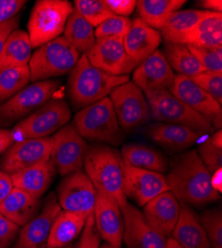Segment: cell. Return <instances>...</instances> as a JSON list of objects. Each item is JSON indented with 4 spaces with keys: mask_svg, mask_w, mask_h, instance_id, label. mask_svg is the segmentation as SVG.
<instances>
[{
    "mask_svg": "<svg viewBox=\"0 0 222 248\" xmlns=\"http://www.w3.org/2000/svg\"><path fill=\"white\" fill-rule=\"evenodd\" d=\"M170 191L164 174L142 170L124 163V193L127 199L144 206L151 200Z\"/></svg>",
    "mask_w": 222,
    "mask_h": 248,
    "instance_id": "cell-18",
    "label": "cell"
},
{
    "mask_svg": "<svg viewBox=\"0 0 222 248\" xmlns=\"http://www.w3.org/2000/svg\"><path fill=\"white\" fill-rule=\"evenodd\" d=\"M196 152L210 174L221 169L222 149L213 145L210 141V137L200 144Z\"/></svg>",
    "mask_w": 222,
    "mask_h": 248,
    "instance_id": "cell-41",
    "label": "cell"
},
{
    "mask_svg": "<svg viewBox=\"0 0 222 248\" xmlns=\"http://www.w3.org/2000/svg\"><path fill=\"white\" fill-rule=\"evenodd\" d=\"M97 194L87 174L79 170L64 176L56 196L61 210L89 216L94 213Z\"/></svg>",
    "mask_w": 222,
    "mask_h": 248,
    "instance_id": "cell-12",
    "label": "cell"
},
{
    "mask_svg": "<svg viewBox=\"0 0 222 248\" xmlns=\"http://www.w3.org/2000/svg\"><path fill=\"white\" fill-rule=\"evenodd\" d=\"M210 11L194 9L175 11L159 30L161 38H164L166 42L180 44L184 35L191 30Z\"/></svg>",
    "mask_w": 222,
    "mask_h": 248,
    "instance_id": "cell-31",
    "label": "cell"
},
{
    "mask_svg": "<svg viewBox=\"0 0 222 248\" xmlns=\"http://www.w3.org/2000/svg\"><path fill=\"white\" fill-rule=\"evenodd\" d=\"M145 95L151 108L152 119L154 121L185 126L201 135L214 130L206 118L170 92L151 93Z\"/></svg>",
    "mask_w": 222,
    "mask_h": 248,
    "instance_id": "cell-7",
    "label": "cell"
},
{
    "mask_svg": "<svg viewBox=\"0 0 222 248\" xmlns=\"http://www.w3.org/2000/svg\"><path fill=\"white\" fill-rule=\"evenodd\" d=\"M19 22H20L19 17L15 16L10 20H8V21L4 22L3 24H0V53H1L2 47L5 43L7 37L10 35L11 32L17 29V27L19 26Z\"/></svg>",
    "mask_w": 222,
    "mask_h": 248,
    "instance_id": "cell-46",
    "label": "cell"
},
{
    "mask_svg": "<svg viewBox=\"0 0 222 248\" xmlns=\"http://www.w3.org/2000/svg\"><path fill=\"white\" fill-rule=\"evenodd\" d=\"M74 126L85 140L118 146L125 140L110 97H105L80 109L74 117Z\"/></svg>",
    "mask_w": 222,
    "mask_h": 248,
    "instance_id": "cell-4",
    "label": "cell"
},
{
    "mask_svg": "<svg viewBox=\"0 0 222 248\" xmlns=\"http://www.w3.org/2000/svg\"><path fill=\"white\" fill-rule=\"evenodd\" d=\"M190 78L194 84L210 94L220 106L222 105V73L205 71Z\"/></svg>",
    "mask_w": 222,
    "mask_h": 248,
    "instance_id": "cell-40",
    "label": "cell"
},
{
    "mask_svg": "<svg viewBox=\"0 0 222 248\" xmlns=\"http://www.w3.org/2000/svg\"><path fill=\"white\" fill-rule=\"evenodd\" d=\"M187 46L205 71L222 73V47L203 48Z\"/></svg>",
    "mask_w": 222,
    "mask_h": 248,
    "instance_id": "cell-39",
    "label": "cell"
},
{
    "mask_svg": "<svg viewBox=\"0 0 222 248\" xmlns=\"http://www.w3.org/2000/svg\"><path fill=\"white\" fill-rule=\"evenodd\" d=\"M89 216L60 211L51 226L47 248H60L72 244V241L82 233Z\"/></svg>",
    "mask_w": 222,
    "mask_h": 248,
    "instance_id": "cell-27",
    "label": "cell"
},
{
    "mask_svg": "<svg viewBox=\"0 0 222 248\" xmlns=\"http://www.w3.org/2000/svg\"><path fill=\"white\" fill-rule=\"evenodd\" d=\"M122 213L125 223L123 242L127 248H167V238L147 222L142 211L128 202Z\"/></svg>",
    "mask_w": 222,
    "mask_h": 248,
    "instance_id": "cell-19",
    "label": "cell"
},
{
    "mask_svg": "<svg viewBox=\"0 0 222 248\" xmlns=\"http://www.w3.org/2000/svg\"><path fill=\"white\" fill-rule=\"evenodd\" d=\"M31 52L32 45L28 33L20 29L14 30L7 37L0 53V71L28 66Z\"/></svg>",
    "mask_w": 222,
    "mask_h": 248,
    "instance_id": "cell-30",
    "label": "cell"
},
{
    "mask_svg": "<svg viewBox=\"0 0 222 248\" xmlns=\"http://www.w3.org/2000/svg\"><path fill=\"white\" fill-rule=\"evenodd\" d=\"M132 22L129 17L114 15L96 27V40L103 38L124 39L131 29Z\"/></svg>",
    "mask_w": 222,
    "mask_h": 248,
    "instance_id": "cell-37",
    "label": "cell"
},
{
    "mask_svg": "<svg viewBox=\"0 0 222 248\" xmlns=\"http://www.w3.org/2000/svg\"><path fill=\"white\" fill-rule=\"evenodd\" d=\"M174 76L164 53L156 50L135 69L133 82L144 93L170 92Z\"/></svg>",
    "mask_w": 222,
    "mask_h": 248,
    "instance_id": "cell-17",
    "label": "cell"
},
{
    "mask_svg": "<svg viewBox=\"0 0 222 248\" xmlns=\"http://www.w3.org/2000/svg\"><path fill=\"white\" fill-rule=\"evenodd\" d=\"M120 156L131 167L164 174L168 171L169 160L154 148L145 144L130 143L123 146Z\"/></svg>",
    "mask_w": 222,
    "mask_h": 248,
    "instance_id": "cell-29",
    "label": "cell"
},
{
    "mask_svg": "<svg viewBox=\"0 0 222 248\" xmlns=\"http://www.w3.org/2000/svg\"><path fill=\"white\" fill-rule=\"evenodd\" d=\"M80 53L63 36L40 46L29 62L30 81L47 80L69 74L76 66Z\"/></svg>",
    "mask_w": 222,
    "mask_h": 248,
    "instance_id": "cell-5",
    "label": "cell"
},
{
    "mask_svg": "<svg viewBox=\"0 0 222 248\" xmlns=\"http://www.w3.org/2000/svg\"><path fill=\"white\" fill-rule=\"evenodd\" d=\"M110 10L117 16L128 17L137 7L136 0H104Z\"/></svg>",
    "mask_w": 222,
    "mask_h": 248,
    "instance_id": "cell-45",
    "label": "cell"
},
{
    "mask_svg": "<svg viewBox=\"0 0 222 248\" xmlns=\"http://www.w3.org/2000/svg\"><path fill=\"white\" fill-rule=\"evenodd\" d=\"M74 9L93 27H98L114 13L107 6L104 0H75Z\"/></svg>",
    "mask_w": 222,
    "mask_h": 248,
    "instance_id": "cell-36",
    "label": "cell"
},
{
    "mask_svg": "<svg viewBox=\"0 0 222 248\" xmlns=\"http://www.w3.org/2000/svg\"><path fill=\"white\" fill-rule=\"evenodd\" d=\"M180 204L179 218L171 237L184 248H211L199 217L190 206Z\"/></svg>",
    "mask_w": 222,
    "mask_h": 248,
    "instance_id": "cell-24",
    "label": "cell"
},
{
    "mask_svg": "<svg viewBox=\"0 0 222 248\" xmlns=\"http://www.w3.org/2000/svg\"><path fill=\"white\" fill-rule=\"evenodd\" d=\"M60 248H75L72 244H69V245H67V246H64V247H60Z\"/></svg>",
    "mask_w": 222,
    "mask_h": 248,
    "instance_id": "cell-54",
    "label": "cell"
},
{
    "mask_svg": "<svg viewBox=\"0 0 222 248\" xmlns=\"http://www.w3.org/2000/svg\"><path fill=\"white\" fill-rule=\"evenodd\" d=\"M30 81L29 66L8 68L0 71V103H2L25 87Z\"/></svg>",
    "mask_w": 222,
    "mask_h": 248,
    "instance_id": "cell-35",
    "label": "cell"
},
{
    "mask_svg": "<svg viewBox=\"0 0 222 248\" xmlns=\"http://www.w3.org/2000/svg\"><path fill=\"white\" fill-rule=\"evenodd\" d=\"M166 176L170 191L180 203L188 206H204L220 198L211 185L207 171L196 150L174 155L169 162Z\"/></svg>",
    "mask_w": 222,
    "mask_h": 248,
    "instance_id": "cell-1",
    "label": "cell"
},
{
    "mask_svg": "<svg viewBox=\"0 0 222 248\" xmlns=\"http://www.w3.org/2000/svg\"><path fill=\"white\" fill-rule=\"evenodd\" d=\"M100 248H122V247H117V246H113L109 243H105L102 246H100Z\"/></svg>",
    "mask_w": 222,
    "mask_h": 248,
    "instance_id": "cell-53",
    "label": "cell"
},
{
    "mask_svg": "<svg viewBox=\"0 0 222 248\" xmlns=\"http://www.w3.org/2000/svg\"><path fill=\"white\" fill-rule=\"evenodd\" d=\"M161 39L159 31L148 25L140 18H136L123 42L127 54L140 64L158 50Z\"/></svg>",
    "mask_w": 222,
    "mask_h": 248,
    "instance_id": "cell-23",
    "label": "cell"
},
{
    "mask_svg": "<svg viewBox=\"0 0 222 248\" xmlns=\"http://www.w3.org/2000/svg\"><path fill=\"white\" fill-rule=\"evenodd\" d=\"M170 93L206 118L213 129L221 128V106L210 94L194 84L190 78L175 75Z\"/></svg>",
    "mask_w": 222,
    "mask_h": 248,
    "instance_id": "cell-15",
    "label": "cell"
},
{
    "mask_svg": "<svg viewBox=\"0 0 222 248\" xmlns=\"http://www.w3.org/2000/svg\"><path fill=\"white\" fill-rule=\"evenodd\" d=\"M180 44L203 48L222 47V13L209 12L184 35Z\"/></svg>",
    "mask_w": 222,
    "mask_h": 248,
    "instance_id": "cell-28",
    "label": "cell"
},
{
    "mask_svg": "<svg viewBox=\"0 0 222 248\" xmlns=\"http://www.w3.org/2000/svg\"><path fill=\"white\" fill-rule=\"evenodd\" d=\"M83 166L97 193L115 199L122 210L128 199L124 193V161L120 153L102 144L90 146Z\"/></svg>",
    "mask_w": 222,
    "mask_h": 248,
    "instance_id": "cell-2",
    "label": "cell"
},
{
    "mask_svg": "<svg viewBox=\"0 0 222 248\" xmlns=\"http://www.w3.org/2000/svg\"><path fill=\"white\" fill-rule=\"evenodd\" d=\"M21 231V227L0 215V248H11Z\"/></svg>",
    "mask_w": 222,
    "mask_h": 248,
    "instance_id": "cell-43",
    "label": "cell"
},
{
    "mask_svg": "<svg viewBox=\"0 0 222 248\" xmlns=\"http://www.w3.org/2000/svg\"><path fill=\"white\" fill-rule=\"evenodd\" d=\"M14 143L11 130L0 128V155L3 154Z\"/></svg>",
    "mask_w": 222,
    "mask_h": 248,
    "instance_id": "cell-48",
    "label": "cell"
},
{
    "mask_svg": "<svg viewBox=\"0 0 222 248\" xmlns=\"http://www.w3.org/2000/svg\"><path fill=\"white\" fill-rule=\"evenodd\" d=\"M74 7L68 0H38L28 21L32 48H39L60 37Z\"/></svg>",
    "mask_w": 222,
    "mask_h": 248,
    "instance_id": "cell-6",
    "label": "cell"
},
{
    "mask_svg": "<svg viewBox=\"0 0 222 248\" xmlns=\"http://www.w3.org/2000/svg\"><path fill=\"white\" fill-rule=\"evenodd\" d=\"M167 248H184L181 247L172 237L167 238Z\"/></svg>",
    "mask_w": 222,
    "mask_h": 248,
    "instance_id": "cell-52",
    "label": "cell"
},
{
    "mask_svg": "<svg viewBox=\"0 0 222 248\" xmlns=\"http://www.w3.org/2000/svg\"><path fill=\"white\" fill-rule=\"evenodd\" d=\"M161 52L164 53L171 68L176 71L178 75L192 78L205 72L204 67L200 65L197 59L185 44L166 42L164 50Z\"/></svg>",
    "mask_w": 222,
    "mask_h": 248,
    "instance_id": "cell-34",
    "label": "cell"
},
{
    "mask_svg": "<svg viewBox=\"0 0 222 248\" xmlns=\"http://www.w3.org/2000/svg\"><path fill=\"white\" fill-rule=\"evenodd\" d=\"M222 171L221 169L216 170L211 174V185L213 189L217 193H221V188H222Z\"/></svg>",
    "mask_w": 222,
    "mask_h": 248,
    "instance_id": "cell-50",
    "label": "cell"
},
{
    "mask_svg": "<svg viewBox=\"0 0 222 248\" xmlns=\"http://www.w3.org/2000/svg\"><path fill=\"white\" fill-rule=\"evenodd\" d=\"M145 134L170 153L185 152L203 136L188 127L163 122L148 124Z\"/></svg>",
    "mask_w": 222,
    "mask_h": 248,
    "instance_id": "cell-22",
    "label": "cell"
},
{
    "mask_svg": "<svg viewBox=\"0 0 222 248\" xmlns=\"http://www.w3.org/2000/svg\"><path fill=\"white\" fill-rule=\"evenodd\" d=\"M71 116L70 107L65 99H51L16 124L11 130L14 142L49 137L66 125Z\"/></svg>",
    "mask_w": 222,
    "mask_h": 248,
    "instance_id": "cell-8",
    "label": "cell"
},
{
    "mask_svg": "<svg viewBox=\"0 0 222 248\" xmlns=\"http://www.w3.org/2000/svg\"><path fill=\"white\" fill-rule=\"evenodd\" d=\"M63 37L80 55L86 54L97 41L94 27L75 9L67 20Z\"/></svg>",
    "mask_w": 222,
    "mask_h": 248,
    "instance_id": "cell-33",
    "label": "cell"
},
{
    "mask_svg": "<svg viewBox=\"0 0 222 248\" xmlns=\"http://www.w3.org/2000/svg\"><path fill=\"white\" fill-rule=\"evenodd\" d=\"M53 138H33L14 142L0 158V170L12 175L50 160Z\"/></svg>",
    "mask_w": 222,
    "mask_h": 248,
    "instance_id": "cell-14",
    "label": "cell"
},
{
    "mask_svg": "<svg viewBox=\"0 0 222 248\" xmlns=\"http://www.w3.org/2000/svg\"><path fill=\"white\" fill-rule=\"evenodd\" d=\"M56 173L54 165L48 160L10 176L14 188L40 199L49 189Z\"/></svg>",
    "mask_w": 222,
    "mask_h": 248,
    "instance_id": "cell-25",
    "label": "cell"
},
{
    "mask_svg": "<svg viewBox=\"0 0 222 248\" xmlns=\"http://www.w3.org/2000/svg\"><path fill=\"white\" fill-rule=\"evenodd\" d=\"M101 237L96 229L94 214H91L85 223L84 230L81 233L77 248H100Z\"/></svg>",
    "mask_w": 222,
    "mask_h": 248,
    "instance_id": "cell-42",
    "label": "cell"
},
{
    "mask_svg": "<svg viewBox=\"0 0 222 248\" xmlns=\"http://www.w3.org/2000/svg\"><path fill=\"white\" fill-rule=\"evenodd\" d=\"M109 97L124 132H133L152 120L148 99L133 81L116 88Z\"/></svg>",
    "mask_w": 222,
    "mask_h": 248,
    "instance_id": "cell-10",
    "label": "cell"
},
{
    "mask_svg": "<svg viewBox=\"0 0 222 248\" xmlns=\"http://www.w3.org/2000/svg\"><path fill=\"white\" fill-rule=\"evenodd\" d=\"M210 141H211V143L213 144V145H215L216 147L222 149V132H221V129L217 130L212 135V137H210Z\"/></svg>",
    "mask_w": 222,
    "mask_h": 248,
    "instance_id": "cell-51",
    "label": "cell"
},
{
    "mask_svg": "<svg viewBox=\"0 0 222 248\" xmlns=\"http://www.w3.org/2000/svg\"><path fill=\"white\" fill-rule=\"evenodd\" d=\"M60 211L61 208L56 194L50 193L46 197L40 212L21 227L11 248H47L51 226Z\"/></svg>",
    "mask_w": 222,
    "mask_h": 248,
    "instance_id": "cell-16",
    "label": "cell"
},
{
    "mask_svg": "<svg viewBox=\"0 0 222 248\" xmlns=\"http://www.w3.org/2000/svg\"><path fill=\"white\" fill-rule=\"evenodd\" d=\"M143 215L147 222L166 238L171 236L180 215L181 204L171 191L164 192L146 203Z\"/></svg>",
    "mask_w": 222,
    "mask_h": 248,
    "instance_id": "cell-21",
    "label": "cell"
},
{
    "mask_svg": "<svg viewBox=\"0 0 222 248\" xmlns=\"http://www.w3.org/2000/svg\"><path fill=\"white\" fill-rule=\"evenodd\" d=\"M130 81L129 76H112L91 65L81 55L68 78V93L75 108L82 109L108 97L118 87Z\"/></svg>",
    "mask_w": 222,
    "mask_h": 248,
    "instance_id": "cell-3",
    "label": "cell"
},
{
    "mask_svg": "<svg viewBox=\"0 0 222 248\" xmlns=\"http://www.w3.org/2000/svg\"><path fill=\"white\" fill-rule=\"evenodd\" d=\"M13 188L11 176L0 170V202L9 195Z\"/></svg>",
    "mask_w": 222,
    "mask_h": 248,
    "instance_id": "cell-47",
    "label": "cell"
},
{
    "mask_svg": "<svg viewBox=\"0 0 222 248\" xmlns=\"http://www.w3.org/2000/svg\"><path fill=\"white\" fill-rule=\"evenodd\" d=\"M59 88V81L55 79L35 81L0 103V126H8L29 116L51 100Z\"/></svg>",
    "mask_w": 222,
    "mask_h": 248,
    "instance_id": "cell-9",
    "label": "cell"
},
{
    "mask_svg": "<svg viewBox=\"0 0 222 248\" xmlns=\"http://www.w3.org/2000/svg\"><path fill=\"white\" fill-rule=\"evenodd\" d=\"M186 2L185 0H138L137 1L138 18L159 31L170 16Z\"/></svg>",
    "mask_w": 222,
    "mask_h": 248,
    "instance_id": "cell-32",
    "label": "cell"
},
{
    "mask_svg": "<svg viewBox=\"0 0 222 248\" xmlns=\"http://www.w3.org/2000/svg\"><path fill=\"white\" fill-rule=\"evenodd\" d=\"M50 161L62 177L82 170L88 150L86 140L76 130L73 123H67L54 135Z\"/></svg>",
    "mask_w": 222,
    "mask_h": 248,
    "instance_id": "cell-11",
    "label": "cell"
},
{
    "mask_svg": "<svg viewBox=\"0 0 222 248\" xmlns=\"http://www.w3.org/2000/svg\"><path fill=\"white\" fill-rule=\"evenodd\" d=\"M42 208V202L28 193L13 188L0 202V215L16 225L22 227L29 222Z\"/></svg>",
    "mask_w": 222,
    "mask_h": 248,
    "instance_id": "cell-26",
    "label": "cell"
},
{
    "mask_svg": "<svg viewBox=\"0 0 222 248\" xmlns=\"http://www.w3.org/2000/svg\"><path fill=\"white\" fill-rule=\"evenodd\" d=\"M85 55L92 66L117 77L128 76L138 65L127 54L120 38L99 39Z\"/></svg>",
    "mask_w": 222,
    "mask_h": 248,
    "instance_id": "cell-13",
    "label": "cell"
},
{
    "mask_svg": "<svg viewBox=\"0 0 222 248\" xmlns=\"http://www.w3.org/2000/svg\"><path fill=\"white\" fill-rule=\"evenodd\" d=\"M211 248H222V212L214 208L204 212L199 217Z\"/></svg>",
    "mask_w": 222,
    "mask_h": 248,
    "instance_id": "cell-38",
    "label": "cell"
},
{
    "mask_svg": "<svg viewBox=\"0 0 222 248\" xmlns=\"http://www.w3.org/2000/svg\"><path fill=\"white\" fill-rule=\"evenodd\" d=\"M25 3L24 0H0V24L15 17Z\"/></svg>",
    "mask_w": 222,
    "mask_h": 248,
    "instance_id": "cell-44",
    "label": "cell"
},
{
    "mask_svg": "<svg viewBox=\"0 0 222 248\" xmlns=\"http://www.w3.org/2000/svg\"><path fill=\"white\" fill-rule=\"evenodd\" d=\"M199 4L203 6L206 11L222 13V2L221 0H205V1H200Z\"/></svg>",
    "mask_w": 222,
    "mask_h": 248,
    "instance_id": "cell-49",
    "label": "cell"
},
{
    "mask_svg": "<svg viewBox=\"0 0 222 248\" xmlns=\"http://www.w3.org/2000/svg\"><path fill=\"white\" fill-rule=\"evenodd\" d=\"M93 214L100 237L113 246H122L125 223L118 202L107 195L98 193Z\"/></svg>",
    "mask_w": 222,
    "mask_h": 248,
    "instance_id": "cell-20",
    "label": "cell"
}]
</instances>
